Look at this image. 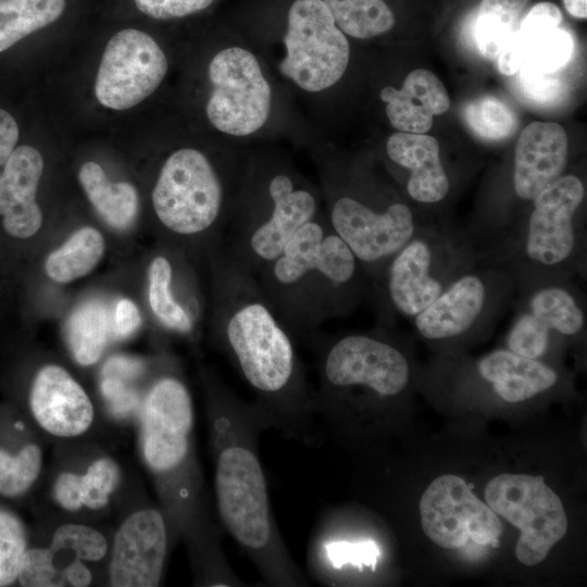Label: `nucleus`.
<instances>
[{
    "instance_id": "nucleus-19",
    "label": "nucleus",
    "mask_w": 587,
    "mask_h": 587,
    "mask_svg": "<svg viewBox=\"0 0 587 587\" xmlns=\"http://www.w3.org/2000/svg\"><path fill=\"white\" fill-rule=\"evenodd\" d=\"M30 408L37 423L58 437L85 433L93 421L92 403L83 387L59 365H46L36 375Z\"/></svg>"
},
{
    "instance_id": "nucleus-22",
    "label": "nucleus",
    "mask_w": 587,
    "mask_h": 587,
    "mask_svg": "<svg viewBox=\"0 0 587 587\" xmlns=\"http://www.w3.org/2000/svg\"><path fill=\"white\" fill-rule=\"evenodd\" d=\"M379 97L386 104L390 125L403 133L426 134L434 116L450 108V98L441 80L423 68L409 73L400 89L384 87Z\"/></svg>"
},
{
    "instance_id": "nucleus-4",
    "label": "nucleus",
    "mask_w": 587,
    "mask_h": 587,
    "mask_svg": "<svg viewBox=\"0 0 587 587\" xmlns=\"http://www.w3.org/2000/svg\"><path fill=\"white\" fill-rule=\"evenodd\" d=\"M322 211L321 191L289 161L249 155L220 247L257 275Z\"/></svg>"
},
{
    "instance_id": "nucleus-8",
    "label": "nucleus",
    "mask_w": 587,
    "mask_h": 587,
    "mask_svg": "<svg viewBox=\"0 0 587 587\" xmlns=\"http://www.w3.org/2000/svg\"><path fill=\"white\" fill-rule=\"evenodd\" d=\"M475 264L474 249L464 236L420 228L373 285L395 312L413 320Z\"/></svg>"
},
{
    "instance_id": "nucleus-47",
    "label": "nucleus",
    "mask_w": 587,
    "mask_h": 587,
    "mask_svg": "<svg viewBox=\"0 0 587 587\" xmlns=\"http://www.w3.org/2000/svg\"><path fill=\"white\" fill-rule=\"evenodd\" d=\"M566 11L577 18L587 17V0H562Z\"/></svg>"
},
{
    "instance_id": "nucleus-38",
    "label": "nucleus",
    "mask_w": 587,
    "mask_h": 587,
    "mask_svg": "<svg viewBox=\"0 0 587 587\" xmlns=\"http://www.w3.org/2000/svg\"><path fill=\"white\" fill-rule=\"evenodd\" d=\"M552 333L542 322L526 309H522L513 320L508 335V350L538 360L545 355L551 345Z\"/></svg>"
},
{
    "instance_id": "nucleus-21",
    "label": "nucleus",
    "mask_w": 587,
    "mask_h": 587,
    "mask_svg": "<svg viewBox=\"0 0 587 587\" xmlns=\"http://www.w3.org/2000/svg\"><path fill=\"white\" fill-rule=\"evenodd\" d=\"M43 171L40 152L28 145L15 148L0 178L3 227L17 238L35 235L42 223L36 192Z\"/></svg>"
},
{
    "instance_id": "nucleus-9",
    "label": "nucleus",
    "mask_w": 587,
    "mask_h": 587,
    "mask_svg": "<svg viewBox=\"0 0 587 587\" xmlns=\"http://www.w3.org/2000/svg\"><path fill=\"white\" fill-rule=\"evenodd\" d=\"M272 59L277 77L294 91L322 95L336 86L350 61L348 37L323 0H292Z\"/></svg>"
},
{
    "instance_id": "nucleus-33",
    "label": "nucleus",
    "mask_w": 587,
    "mask_h": 587,
    "mask_svg": "<svg viewBox=\"0 0 587 587\" xmlns=\"http://www.w3.org/2000/svg\"><path fill=\"white\" fill-rule=\"evenodd\" d=\"M335 23L347 36L371 39L388 33L395 15L384 0H323Z\"/></svg>"
},
{
    "instance_id": "nucleus-7",
    "label": "nucleus",
    "mask_w": 587,
    "mask_h": 587,
    "mask_svg": "<svg viewBox=\"0 0 587 587\" xmlns=\"http://www.w3.org/2000/svg\"><path fill=\"white\" fill-rule=\"evenodd\" d=\"M207 79L204 114L213 129L234 142L268 128L276 84L259 50L238 41L221 47L208 63Z\"/></svg>"
},
{
    "instance_id": "nucleus-32",
    "label": "nucleus",
    "mask_w": 587,
    "mask_h": 587,
    "mask_svg": "<svg viewBox=\"0 0 587 587\" xmlns=\"http://www.w3.org/2000/svg\"><path fill=\"white\" fill-rule=\"evenodd\" d=\"M109 316L97 301L80 304L67 320L66 338L75 360L91 365L101 357L109 334Z\"/></svg>"
},
{
    "instance_id": "nucleus-1",
    "label": "nucleus",
    "mask_w": 587,
    "mask_h": 587,
    "mask_svg": "<svg viewBox=\"0 0 587 587\" xmlns=\"http://www.w3.org/2000/svg\"><path fill=\"white\" fill-rule=\"evenodd\" d=\"M218 344L254 395L271 428L308 446L322 444L314 388L257 276L221 247L211 251Z\"/></svg>"
},
{
    "instance_id": "nucleus-26",
    "label": "nucleus",
    "mask_w": 587,
    "mask_h": 587,
    "mask_svg": "<svg viewBox=\"0 0 587 587\" xmlns=\"http://www.w3.org/2000/svg\"><path fill=\"white\" fill-rule=\"evenodd\" d=\"M383 552L378 544L370 538L345 539L317 528L309 549V566L313 575L322 580L333 571L351 566L359 572L375 571Z\"/></svg>"
},
{
    "instance_id": "nucleus-42",
    "label": "nucleus",
    "mask_w": 587,
    "mask_h": 587,
    "mask_svg": "<svg viewBox=\"0 0 587 587\" xmlns=\"http://www.w3.org/2000/svg\"><path fill=\"white\" fill-rule=\"evenodd\" d=\"M129 379L103 376L101 390L111 411L116 415H125L138 405V396L127 385Z\"/></svg>"
},
{
    "instance_id": "nucleus-24",
    "label": "nucleus",
    "mask_w": 587,
    "mask_h": 587,
    "mask_svg": "<svg viewBox=\"0 0 587 587\" xmlns=\"http://www.w3.org/2000/svg\"><path fill=\"white\" fill-rule=\"evenodd\" d=\"M476 369L496 395L510 403L534 398L558 382V373L550 366L508 349L486 354L478 360Z\"/></svg>"
},
{
    "instance_id": "nucleus-23",
    "label": "nucleus",
    "mask_w": 587,
    "mask_h": 587,
    "mask_svg": "<svg viewBox=\"0 0 587 587\" xmlns=\"http://www.w3.org/2000/svg\"><path fill=\"white\" fill-rule=\"evenodd\" d=\"M386 154L392 163L409 171L405 188L411 199L435 204L447 197L450 180L434 137L397 132L387 139Z\"/></svg>"
},
{
    "instance_id": "nucleus-30",
    "label": "nucleus",
    "mask_w": 587,
    "mask_h": 587,
    "mask_svg": "<svg viewBox=\"0 0 587 587\" xmlns=\"http://www.w3.org/2000/svg\"><path fill=\"white\" fill-rule=\"evenodd\" d=\"M529 0H483L475 22V41L480 54L497 59L517 30L520 17Z\"/></svg>"
},
{
    "instance_id": "nucleus-27",
    "label": "nucleus",
    "mask_w": 587,
    "mask_h": 587,
    "mask_svg": "<svg viewBox=\"0 0 587 587\" xmlns=\"http://www.w3.org/2000/svg\"><path fill=\"white\" fill-rule=\"evenodd\" d=\"M524 309L552 333L564 337L577 336L585 328L583 302L565 282H546L534 287L526 297Z\"/></svg>"
},
{
    "instance_id": "nucleus-18",
    "label": "nucleus",
    "mask_w": 587,
    "mask_h": 587,
    "mask_svg": "<svg viewBox=\"0 0 587 587\" xmlns=\"http://www.w3.org/2000/svg\"><path fill=\"white\" fill-rule=\"evenodd\" d=\"M168 530L155 509H142L121 525L115 534L110 563V582L116 587L158 586L166 558Z\"/></svg>"
},
{
    "instance_id": "nucleus-2",
    "label": "nucleus",
    "mask_w": 587,
    "mask_h": 587,
    "mask_svg": "<svg viewBox=\"0 0 587 587\" xmlns=\"http://www.w3.org/2000/svg\"><path fill=\"white\" fill-rule=\"evenodd\" d=\"M214 488L221 522L272 586L301 587L308 580L291 559L273 515L259 453L270 429L253 402L240 399L214 377L208 382Z\"/></svg>"
},
{
    "instance_id": "nucleus-11",
    "label": "nucleus",
    "mask_w": 587,
    "mask_h": 587,
    "mask_svg": "<svg viewBox=\"0 0 587 587\" xmlns=\"http://www.w3.org/2000/svg\"><path fill=\"white\" fill-rule=\"evenodd\" d=\"M585 198L583 182L575 175H562L533 200L524 230L517 234V253L522 263L553 276L575 266L582 246L575 216Z\"/></svg>"
},
{
    "instance_id": "nucleus-3",
    "label": "nucleus",
    "mask_w": 587,
    "mask_h": 587,
    "mask_svg": "<svg viewBox=\"0 0 587 587\" xmlns=\"http://www.w3.org/2000/svg\"><path fill=\"white\" fill-rule=\"evenodd\" d=\"M255 276L295 340L308 341L323 323L350 313L369 280L324 211L304 224Z\"/></svg>"
},
{
    "instance_id": "nucleus-15",
    "label": "nucleus",
    "mask_w": 587,
    "mask_h": 587,
    "mask_svg": "<svg viewBox=\"0 0 587 587\" xmlns=\"http://www.w3.org/2000/svg\"><path fill=\"white\" fill-rule=\"evenodd\" d=\"M421 523L426 536L445 549H458L471 539L497 546L502 524L491 508L478 499L457 475L435 478L420 500Z\"/></svg>"
},
{
    "instance_id": "nucleus-20",
    "label": "nucleus",
    "mask_w": 587,
    "mask_h": 587,
    "mask_svg": "<svg viewBox=\"0 0 587 587\" xmlns=\"http://www.w3.org/2000/svg\"><path fill=\"white\" fill-rule=\"evenodd\" d=\"M567 161V136L551 122H533L521 133L513 164L515 195L526 201L562 176Z\"/></svg>"
},
{
    "instance_id": "nucleus-45",
    "label": "nucleus",
    "mask_w": 587,
    "mask_h": 587,
    "mask_svg": "<svg viewBox=\"0 0 587 587\" xmlns=\"http://www.w3.org/2000/svg\"><path fill=\"white\" fill-rule=\"evenodd\" d=\"M141 316L136 304L128 299H121L115 309V330L121 338L130 336L140 325Z\"/></svg>"
},
{
    "instance_id": "nucleus-43",
    "label": "nucleus",
    "mask_w": 587,
    "mask_h": 587,
    "mask_svg": "<svg viewBox=\"0 0 587 587\" xmlns=\"http://www.w3.org/2000/svg\"><path fill=\"white\" fill-rule=\"evenodd\" d=\"M562 21L560 9L551 2H539L521 20L519 28L523 32H534L559 27Z\"/></svg>"
},
{
    "instance_id": "nucleus-5",
    "label": "nucleus",
    "mask_w": 587,
    "mask_h": 587,
    "mask_svg": "<svg viewBox=\"0 0 587 587\" xmlns=\"http://www.w3.org/2000/svg\"><path fill=\"white\" fill-rule=\"evenodd\" d=\"M309 342L315 351L319 426H348L374 405L397 398L410 382L404 353L382 332L352 333Z\"/></svg>"
},
{
    "instance_id": "nucleus-39",
    "label": "nucleus",
    "mask_w": 587,
    "mask_h": 587,
    "mask_svg": "<svg viewBox=\"0 0 587 587\" xmlns=\"http://www.w3.org/2000/svg\"><path fill=\"white\" fill-rule=\"evenodd\" d=\"M25 532L13 515L0 511V586L14 583L26 552Z\"/></svg>"
},
{
    "instance_id": "nucleus-16",
    "label": "nucleus",
    "mask_w": 587,
    "mask_h": 587,
    "mask_svg": "<svg viewBox=\"0 0 587 587\" xmlns=\"http://www.w3.org/2000/svg\"><path fill=\"white\" fill-rule=\"evenodd\" d=\"M193 408L185 384L165 376L151 387L142 416V452L159 476L175 472L191 458Z\"/></svg>"
},
{
    "instance_id": "nucleus-31",
    "label": "nucleus",
    "mask_w": 587,
    "mask_h": 587,
    "mask_svg": "<svg viewBox=\"0 0 587 587\" xmlns=\"http://www.w3.org/2000/svg\"><path fill=\"white\" fill-rule=\"evenodd\" d=\"M64 8L65 0H1L0 52L55 22Z\"/></svg>"
},
{
    "instance_id": "nucleus-37",
    "label": "nucleus",
    "mask_w": 587,
    "mask_h": 587,
    "mask_svg": "<svg viewBox=\"0 0 587 587\" xmlns=\"http://www.w3.org/2000/svg\"><path fill=\"white\" fill-rule=\"evenodd\" d=\"M41 461L36 445L25 446L16 455L0 449V494L14 497L25 492L37 479Z\"/></svg>"
},
{
    "instance_id": "nucleus-48",
    "label": "nucleus",
    "mask_w": 587,
    "mask_h": 587,
    "mask_svg": "<svg viewBox=\"0 0 587 587\" xmlns=\"http://www.w3.org/2000/svg\"><path fill=\"white\" fill-rule=\"evenodd\" d=\"M1 1V0H0Z\"/></svg>"
},
{
    "instance_id": "nucleus-34",
    "label": "nucleus",
    "mask_w": 587,
    "mask_h": 587,
    "mask_svg": "<svg viewBox=\"0 0 587 587\" xmlns=\"http://www.w3.org/2000/svg\"><path fill=\"white\" fill-rule=\"evenodd\" d=\"M173 266L164 255L155 257L149 267L148 298L155 317L168 329L187 334L193 320L185 307L175 299L172 289Z\"/></svg>"
},
{
    "instance_id": "nucleus-28",
    "label": "nucleus",
    "mask_w": 587,
    "mask_h": 587,
    "mask_svg": "<svg viewBox=\"0 0 587 587\" xmlns=\"http://www.w3.org/2000/svg\"><path fill=\"white\" fill-rule=\"evenodd\" d=\"M118 467L111 459L95 461L84 475L61 474L54 484L57 502L65 510L76 511L82 507L99 510L107 505L117 486Z\"/></svg>"
},
{
    "instance_id": "nucleus-14",
    "label": "nucleus",
    "mask_w": 587,
    "mask_h": 587,
    "mask_svg": "<svg viewBox=\"0 0 587 587\" xmlns=\"http://www.w3.org/2000/svg\"><path fill=\"white\" fill-rule=\"evenodd\" d=\"M167 71V58L150 35L134 28L120 30L102 54L96 98L109 109H130L159 88Z\"/></svg>"
},
{
    "instance_id": "nucleus-41",
    "label": "nucleus",
    "mask_w": 587,
    "mask_h": 587,
    "mask_svg": "<svg viewBox=\"0 0 587 587\" xmlns=\"http://www.w3.org/2000/svg\"><path fill=\"white\" fill-rule=\"evenodd\" d=\"M215 0H135L138 10L155 20L182 18L209 8Z\"/></svg>"
},
{
    "instance_id": "nucleus-40",
    "label": "nucleus",
    "mask_w": 587,
    "mask_h": 587,
    "mask_svg": "<svg viewBox=\"0 0 587 587\" xmlns=\"http://www.w3.org/2000/svg\"><path fill=\"white\" fill-rule=\"evenodd\" d=\"M516 73L519 90L530 103L550 107L565 98L566 84L557 72L538 73L521 67Z\"/></svg>"
},
{
    "instance_id": "nucleus-35",
    "label": "nucleus",
    "mask_w": 587,
    "mask_h": 587,
    "mask_svg": "<svg viewBox=\"0 0 587 587\" xmlns=\"http://www.w3.org/2000/svg\"><path fill=\"white\" fill-rule=\"evenodd\" d=\"M524 47L521 67L538 73H553L572 58L574 41L569 32L553 27L534 32L516 30Z\"/></svg>"
},
{
    "instance_id": "nucleus-10",
    "label": "nucleus",
    "mask_w": 587,
    "mask_h": 587,
    "mask_svg": "<svg viewBox=\"0 0 587 587\" xmlns=\"http://www.w3.org/2000/svg\"><path fill=\"white\" fill-rule=\"evenodd\" d=\"M320 175L329 226L353 252L367 279L376 282L389 260L420 229L412 210L398 200L375 203Z\"/></svg>"
},
{
    "instance_id": "nucleus-36",
    "label": "nucleus",
    "mask_w": 587,
    "mask_h": 587,
    "mask_svg": "<svg viewBox=\"0 0 587 587\" xmlns=\"http://www.w3.org/2000/svg\"><path fill=\"white\" fill-rule=\"evenodd\" d=\"M462 116L474 135L488 141L503 140L517 127V117L512 108L494 96H483L467 102Z\"/></svg>"
},
{
    "instance_id": "nucleus-12",
    "label": "nucleus",
    "mask_w": 587,
    "mask_h": 587,
    "mask_svg": "<svg viewBox=\"0 0 587 587\" xmlns=\"http://www.w3.org/2000/svg\"><path fill=\"white\" fill-rule=\"evenodd\" d=\"M485 499L495 513L520 529L515 555L524 565L542 562L566 533L563 504L542 476L497 475L488 482Z\"/></svg>"
},
{
    "instance_id": "nucleus-13",
    "label": "nucleus",
    "mask_w": 587,
    "mask_h": 587,
    "mask_svg": "<svg viewBox=\"0 0 587 587\" xmlns=\"http://www.w3.org/2000/svg\"><path fill=\"white\" fill-rule=\"evenodd\" d=\"M513 279L500 267L473 266L413 317L415 329L425 339L447 340L496 322L513 296Z\"/></svg>"
},
{
    "instance_id": "nucleus-29",
    "label": "nucleus",
    "mask_w": 587,
    "mask_h": 587,
    "mask_svg": "<svg viewBox=\"0 0 587 587\" xmlns=\"http://www.w3.org/2000/svg\"><path fill=\"white\" fill-rule=\"evenodd\" d=\"M104 239L93 227H83L46 261L48 276L57 283H70L88 274L100 261L104 252Z\"/></svg>"
},
{
    "instance_id": "nucleus-25",
    "label": "nucleus",
    "mask_w": 587,
    "mask_h": 587,
    "mask_svg": "<svg viewBox=\"0 0 587 587\" xmlns=\"http://www.w3.org/2000/svg\"><path fill=\"white\" fill-rule=\"evenodd\" d=\"M78 179L95 210L110 226L125 229L134 223L138 195L132 184L109 180L103 168L93 161L80 166Z\"/></svg>"
},
{
    "instance_id": "nucleus-6",
    "label": "nucleus",
    "mask_w": 587,
    "mask_h": 587,
    "mask_svg": "<svg viewBox=\"0 0 587 587\" xmlns=\"http://www.w3.org/2000/svg\"><path fill=\"white\" fill-rule=\"evenodd\" d=\"M246 161L237 151L221 163L197 148L173 151L163 162L151 193L161 225L180 238L204 237L217 248Z\"/></svg>"
},
{
    "instance_id": "nucleus-17",
    "label": "nucleus",
    "mask_w": 587,
    "mask_h": 587,
    "mask_svg": "<svg viewBox=\"0 0 587 587\" xmlns=\"http://www.w3.org/2000/svg\"><path fill=\"white\" fill-rule=\"evenodd\" d=\"M107 550V539L97 529L64 524L49 547L26 550L17 579L26 587L88 586L91 572L83 561H98Z\"/></svg>"
},
{
    "instance_id": "nucleus-44",
    "label": "nucleus",
    "mask_w": 587,
    "mask_h": 587,
    "mask_svg": "<svg viewBox=\"0 0 587 587\" xmlns=\"http://www.w3.org/2000/svg\"><path fill=\"white\" fill-rule=\"evenodd\" d=\"M18 126L13 116L0 109V178L18 140Z\"/></svg>"
},
{
    "instance_id": "nucleus-46",
    "label": "nucleus",
    "mask_w": 587,
    "mask_h": 587,
    "mask_svg": "<svg viewBox=\"0 0 587 587\" xmlns=\"http://www.w3.org/2000/svg\"><path fill=\"white\" fill-rule=\"evenodd\" d=\"M143 365L133 358L116 355L108 360L102 369V376H115L133 379L140 375Z\"/></svg>"
}]
</instances>
